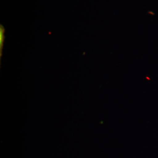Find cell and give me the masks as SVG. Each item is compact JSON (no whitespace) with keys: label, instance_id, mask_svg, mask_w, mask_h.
I'll return each instance as SVG.
<instances>
[{"label":"cell","instance_id":"cell-1","mask_svg":"<svg viewBox=\"0 0 158 158\" xmlns=\"http://www.w3.org/2000/svg\"><path fill=\"white\" fill-rule=\"evenodd\" d=\"M0 28V58L1 59L2 55V49L4 46V43L5 40V29L4 27L1 25Z\"/></svg>","mask_w":158,"mask_h":158}]
</instances>
